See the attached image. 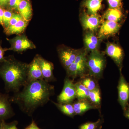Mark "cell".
<instances>
[{
    "instance_id": "484cf974",
    "label": "cell",
    "mask_w": 129,
    "mask_h": 129,
    "mask_svg": "<svg viewBox=\"0 0 129 129\" xmlns=\"http://www.w3.org/2000/svg\"><path fill=\"white\" fill-rule=\"evenodd\" d=\"M13 14V13L11 11L8 10H5L4 11L3 17V27L5 29L9 27Z\"/></svg>"
},
{
    "instance_id": "3957f363",
    "label": "cell",
    "mask_w": 129,
    "mask_h": 129,
    "mask_svg": "<svg viewBox=\"0 0 129 129\" xmlns=\"http://www.w3.org/2000/svg\"><path fill=\"white\" fill-rule=\"evenodd\" d=\"M106 58L98 50L91 52L87 56L89 75L98 80L102 78L106 65Z\"/></svg>"
},
{
    "instance_id": "9a60e30c",
    "label": "cell",
    "mask_w": 129,
    "mask_h": 129,
    "mask_svg": "<svg viewBox=\"0 0 129 129\" xmlns=\"http://www.w3.org/2000/svg\"><path fill=\"white\" fill-rule=\"evenodd\" d=\"M101 41L98 37L95 35L94 32L88 31L84 36L85 49L88 52L98 50Z\"/></svg>"
},
{
    "instance_id": "e575fe53",
    "label": "cell",
    "mask_w": 129,
    "mask_h": 129,
    "mask_svg": "<svg viewBox=\"0 0 129 129\" xmlns=\"http://www.w3.org/2000/svg\"><path fill=\"white\" fill-rule=\"evenodd\" d=\"M124 111V115L125 117L129 119V103L126 109Z\"/></svg>"
},
{
    "instance_id": "5b68a950",
    "label": "cell",
    "mask_w": 129,
    "mask_h": 129,
    "mask_svg": "<svg viewBox=\"0 0 129 129\" xmlns=\"http://www.w3.org/2000/svg\"><path fill=\"white\" fill-rule=\"evenodd\" d=\"M76 98V88L73 81L67 77L64 80L63 88L57 97L58 103H72Z\"/></svg>"
},
{
    "instance_id": "f1b7e54d",
    "label": "cell",
    "mask_w": 129,
    "mask_h": 129,
    "mask_svg": "<svg viewBox=\"0 0 129 129\" xmlns=\"http://www.w3.org/2000/svg\"><path fill=\"white\" fill-rule=\"evenodd\" d=\"M23 0H9L8 6L11 9L18 10L19 6Z\"/></svg>"
},
{
    "instance_id": "ffe728a7",
    "label": "cell",
    "mask_w": 129,
    "mask_h": 129,
    "mask_svg": "<svg viewBox=\"0 0 129 129\" xmlns=\"http://www.w3.org/2000/svg\"><path fill=\"white\" fill-rule=\"evenodd\" d=\"M121 9L109 8L104 13L103 18L107 21L118 22L123 17Z\"/></svg>"
},
{
    "instance_id": "7402d4cb",
    "label": "cell",
    "mask_w": 129,
    "mask_h": 129,
    "mask_svg": "<svg viewBox=\"0 0 129 129\" xmlns=\"http://www.w3.org/2000/svg\"><path fill=\"white\" fill-rule=\"evenodd\" d=\"M76 88V98L78 100L88 99L90 91L81 84L80 81L75 84Z\"/></svg>"
},
{
    "instance_id": "603a6c76",
    "label": "cell",
    "mask_w": 129,
    "mask_h": 129,
    "mask_svg": "<svg viewBox=\"0 0 129 129\" xmlns=\"http://www.w3.org/2000/svg\"><path fill=\"white\" fill-rule=\"evenodd\" d=\"M88 100L95 106L97 108H98L100 107L101 102V97L99 87L90 91Z\"/></svg>"
},
{
    "instance_id": "6da1fadb",
    "label": "cell",
    "mask_w": 129,
    "mask_h": 129,
    "mask_svg": "<svg viewBox=\"0 0 129 129\" xmlns=\"http://www.w3.org/2000/svg\"><path fill=\"white\" fill-rule=\"evenodd\" d=\"M54 86L44 80L27 82L23 89L15 92L11 102L17 104L21 111L29 116L37 108L47 103L54 93Z\"/></svg>"
},
{
    "instance_id": "8d00e7d4",
    "label": "cell",
    "mask_w": 129,
    "mask_h": 129,
    "mask_svg": "<svg viewBox=\"0 0 129 129\" xmlns=\"http://www.w3.org/2000/svg\"><path fill=\"white\" fill-rule=\"evenodd\" d=\"M2 125V121H0V129H1Z\"/></svg>"
},
{
    "instance_id": "d6a6232c",
    "label": "cell",
    "mask_w": 129,
    "mask_h": 129,
    "mask_svg": "<svg viewBox=\"0 0 129 129\" xmlns=\"http://www.w3.org/2000/svg\"><path fill=\"white\" fill-rule=\"evenodd\" d=\"M5 9L0 7V24L3 27V17Z\"/></svg>"
},
{
    "instance_id": "2e32d148",
    "label": "cell",
    "mask_w": 129,
    "mask_h": 129,
    "mask_svg": "<svg viewBox=\"0 0 129 129\" xmlns=\"http://www.w3.org/2000/svg\"><path fill=\"white\" fill-rule=\"evenodd\" d=\"M73 104L76 115H81L91 109H97L88 99L78 100Z\"/></svg>"
},
{
    "instance_id": "d4e9b609",
    "label": "cell",
    "mask_w": 129,
    "mask_h": 129,
    "mask_svg": "<svg viewBox=\"0 0 129 129\" xmlns=\"http://www.w3.org/2000/svg\"><path fill=\"white\" fill-rule=\"evenodd\" d=\"M103 122V119H99L96 122H88L81 125L79 129H99Z\"/></svg>"
},
{
    "instance_id": "4dcf8cb0",
    "label": "cell",
    "mask_w": 129,
    "mask_h": 129,
    "mask_svg": "<svg viewBox=\"0 0 129 129\" xmlns=\"http://www.w3.org/2000/svg\"><path fill=\"white\" fill-rule=\"evenodd\" d=\"M8 50H9V49L3 48L0 45V62L5 60V57H4V55L5 52Z\"/></svg>"
},
{
    "instance_id": "52a82bcc",
    "label": "cell",
    "mask_w": 129,
    "mask_h": 129,
    "mask_svg": "<svg viewBox=\"0 0 129 129\" xmlns=\"http://www.w3.org/2000/svg\"><path fill=\"white\" fill-rule=\"evenodd\" d=\"M101 21L98 14H89L83 12L81 16V22L83 28L90 32L96 31L100 27Z\"/></svg>"
},
{
    "instance_id": "ba28073f",
    "label": "cell",
    "mask_w": 129,
    "mask_h": 129,
    "mask_svg": "<svg viewBox=\"0 0 129 129\" xmlns=\"http://www.w3.org/2000/svg\"><path fill=\"white\" fill-rule=\"evenodd\" d=\"M120 72L118 85V102L124 111L129 104V84Z\"/></svg>"
},
{
    "instance_id": "5bb4252c",
    "label": "cell",
    "mask_w": 129,
    "mask_h": 129,
    "mask_svg": "<svg viewBox=\"0 0 129 129\" xmlns=\"http://www.w3.org/2000/svg\"><path fill=\"white\" fill-rule=\"evenodd\" d=\"M39 61L42 76L44 80L47 82L54 81L53 75V65L52 63L48 61L39 56Z\"/></svg>"
},
{
    "instance_id": "1f68e13d",
    "label": "cell",
    "mask_w": 129,
    "mask_h": 129,
    "mask_svg": "<svg viewBox=\"0 0 129 129\" xmlns=\"http://www.w3.org/2000/svg\"><path fill=\"white\" fill-rule=\"evenodd\" d=\"M24 129H40L37 126L34 120L32 121V123L28 126L26 127Z\"/></svg>"
},
{
    "instance_id": "30bf717a",
    "label": "cell",
    "mask_w": 129,
    "mask_h": 129,
    "mask_svg": "<svg viewBox=\"0 0 129 129\" xmlns=\"http://www.w3.org/2000/svg\"><path fill=\"white\" fill-rule=\"evenodd\" d=\"M81 50L67 47L58 50L60 61L66 70L74 62Z\"/></svg>"
},
{
    "instance_id": "74e56055",
    "label": "cell",
    "mask_w": 129,
    "mask_h": 129,
    "mask_svg": "<svg viewBox=\"0 0 129 129\" xmlns=\"http://www.w3.org/2000/svg\"><path fill=\"white\" fill-rule=\"evenodd\" d=\"M99 129H101V127H100V128H99Z\"/></svg>"
},
{
    "instance_id": "f546056e",
    "label": "cell",
    "mask_w": 129,
    "mask_h": 129,
    "mask_svg": "<svg viewBox=\"0 0 129 129\" xmlns=\"http://www.w3.org/2000/svg\"><path fill=\"white\" fill-rule=\"evenodd\" d=\"M17 121H13L9 123L5 122V127L6 129H18L17 127Z\"/></svg>"
},
{
    "instance_id": "ac0fdd59",
    "label": "cell",
    "mask_w": 129,
    "mask_h": 129,
    "mask_svg": "<svg viewBox=\"0 0 129 129\" xmlns=\"http://www.w3.org/2000/svg\"><path fill=\"white\" fill-rule=\"evenodd\" d=\"M18 11L24 19L30 21L32 17V9L29 0H23L19 6Z\"/></svg>"
},
{
    "instance_id": "4fadbf2b",
    "label": "cell",
    "mask_w": 129,
    "mask_h": 129,
    "mask_svg": "<svg viewBox=\"0 0 129 129\" xmlns=\"http://www.w3.org/2000/svg\"><path fill=\"white\" fill-rule=\"evenodd\" d=\"M39 80L44 79L40 66L39 56L37 55L28 65L27 82Z\"/></svg>"
},
{
    "instance_id": "d590c367",
    "label": "cell",
    "mask_w": 129,
    "mask_h": 129,
    "mask_svg": "<svg viewBox=\"0 0 129 129\" xmlns=\"http://www.w3.org/2000/svg\"><path fill=\"white\" fill-rule=\"evenodd\" d=\"M5 120H3V121H2V125L1 129H6L5 127Z\"/></svg>"
},
{
    "instance_id": "9c48e42d",
    "label": "cell",
    "mask_w": 129,
    "mask_h": 129,
    "mask_svg": "<svg viewBox=\"0 0 129 129\" xmlns=\"http://www.w3.org/2000/svg\"><path fill=\"white\" fill-rule=\"evenodd\" d=\"M106 52L107 55L113 60L118 67L120 72H121L124 57L122 48L117 44L108 42L107 44Z\"/></svg>"
},
{
    "instance_id": "d6986e66",
    "label": "cell",
    "mask_w": 129,
    "mask_h": 129,
    "mask_svg": "<svg viewBox=\"0 0 129 129\" xmlns=\"http://www.w3.org/2000/svg\"><path fill=\"white\" fill-rule=\"evenodd\" d=\"M28 22L29 21L22 19L15 25L9 27L5 29V33L8 35L22 34L27 27Z\"/></svg>"
},
{
    "instance_id": "44dd1931",
    "label": "cell",
    "mask_w": 129,
    "mask_h": 129,
    "mask_svg": "<svg viewBox=\"0 0 129 129\" xmlns=\"http://www.w3.org/2000/svg\"><path fill=\"white\" fill-rule=\"evenodd\" d=\"M55 106L63 114L67 115L70 117L73 118L76 115L72 103H57L55 102H52Z\"/></svg>"
},
{
    "instance_id": "8fae6325",
    "label": "cell",
    "mask_w": 129,
    "mask_h": 129,
    "mask_svg": "<svg viewBox=\"0 0 129 129\" xmlns=\"http://www.w3.org/2000/svg\"><path fill=\"white\" fill-rule=\"evenodd\" d=\"M9 96L0 92V121L5 120L14 115Z\"/></svg>"
},
{
    "instance_id": "cb8c5ba5",
    "label": "cell",
    "mask_w": 129,
    "mask_h": 129,
    "mask_svg": "<svg viewBox=\"0 0 129 129\" xmlns=\"http://www.w3.org/2000/svg\"><path fill=\"white\" fill-rule=\"evenodd\" d=\"M84 78L80 82L90 91L99 87L97 83V80L94 78L90 76Z\"/></svg>"
},
{
    "instance_id": "4316f807",
    "label": "cell",
    "mask_w": 129,
    "mask_h": 129,
    "mask_svg": "<svg viewBox=\"0 0 129 129\" xmlns=\"http://www.w3.org/2000/svg\"><path fill=\"white\" fill-rule=\"evenodd\" d=\"M109 8L121 9L122 0H107Z\"/></svg>"
},
{
    "instance_id": "8992f818",
    "label": "cell",
    "mask_w": 129,
    "mask_h": 129,
    "mask_svg": "<svg viewBox=\"0 0 129 129\" xmlns=\"http://www.w3.org/2000/svg\"><path fill=\"white\" fill-rule=\"evenodd\" d=\"M11 47L9 50L22 52L28 49H34L35 46L25 35H20L9 40Z\"/></svg>"
},
{
    "instance_id": "7a4b0ae2",
    "label": "cell",
    "mask_w": 129,
    "mask_h": 129,
    "mask_svg": "<svg viewBox=\"0 0 129 129\" xmlns=\"http://www.w3.org/2000/svg\"><path fill=\"white\" fill-rule=\"evenodd\" d=\"M28 64L12 57L5 58L0 62V77L8 92H18L27 82Z\"/></svg>"
},
{
    "instance_id": "7c38bea8",
    "label": "cell",
    "mask_w": 129,
    "mask_h": 129,
    "mask_svg": "<svg viewBox=\"0 0 129 129\" xmlns=\"http://www.w3.org/2000/svg\"><path fill=\"white\" fill-rule=\"evenodd\" d=\"M120 25L117 22L106 21L103 22L98 33V37L101 40L112 36L117 33Z\"/></svg>"
},
{
    "instance_id": "277c9868",
    "label": "cell",
    "mask_w": 129,
    "mask_h": 129,
    "mask_svg": "<svg viewBox=\"0 0 129 129\" xmlns=\"http://www.w3.org/2000/svg\"><path fill=\"white\" fill-rule=\"evenodd\" d=\"M85 49L81 50L74 62L66 69L68 78L74 79L78 77H85L88 71L87 68V53Z\"/></svg>"
},
{
    "instance_id": "836d02e7",
    "label": "cell",
    "mask_w": 129,
    "mask_h": 129,
    "mask_svg": "<svg viewBox=\"0 0 129 129\" xmlns=\"http://www.w3.org/2000/svg\"><path fill=\"white\" fill-rule=\"evenodd\" d=\"M9 0H0V6L5 7L8 6Z\"/></svg>"
},
{
    "instance_id": "e0dca14e",
    "label": "cell",
    "mask_w": 129,
    "mask_h": 129,
    "mask_svg": "<svg viewBox=\"0 0 129 129\" xmlns=\"http://www.w3.org/2000/svg\"><path fill=\"white\" fill-rule=\"evenodd\" d=\"M104 0H83L81 5L86 8L87 13L89 14H98L102 8V2Z\"/></svg>"
},
{
    "instance_id": "83f0119b",
    "label": "cell",
    "mask_w": 129,
    "mask_h": 129,
    "mask_svg": "<svg viewBox=\"0 0 129 129\" xmlns=\"http://www.w3.org/2000/svg\"><path fill=\"white\" fill-rule=\"evenodd\" d=\"M23 18L19 13H13L12 17L10 21L9 27H11L15 25L19 21L21 20Z\"/></svg>"
}]
</instances>
